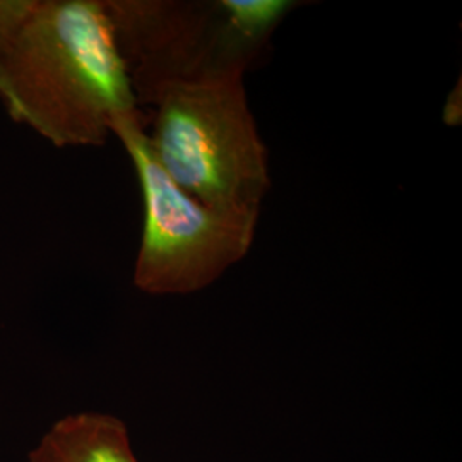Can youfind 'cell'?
<instances>
[{"mask_svg": "<svg viewBox=\"0 0 462 462\" xmlns=\"http://www.w3.org/2000/svg\"><path fill=\"white\" fill-rule=\"evenodd\" d=\"M144 202L134 284L152 297L192 295L247 257L261 209H216L185 192L160 165L141 110L114 118Z\"/></svg>", "mask_w": 462, "mask_h": 462, "instance_id": "4", "label": "cell"}, {"mask_svg": "<svg viewBox=\"0 0 462 462\" xmlns=\"http://www.w3.org/2000/svg\"><path fill=\"white\" fill-rule=\"evenodd\" d=\"M28 462L139 461L122 420L84 411L57 420L30 452Z\"/></svg>", "mask_w": 462, "mask_h": 462, "instance_id": "5", "label": "cell"}, {"mask_svg": "<svg viewBox=\"0 0 462 462\" xmlns=\"http://www.w3.org/2000/svg\"><path fill=\"white\" fill-rule=\"evenodd\" d=\"M244 78L223 72L171 84L149 103L156 160L185 192L216 209H261L271 187Z\"/></svg>", "mask_w": 462, "mask_h": 462, "instance_id": "3", "label": "cell"}, {"mask_svg": "<svg viewBox=\"0 0 462 462\" xmlns=\"http://www.w3.org/2000/svg\"><path fill=\"white\" fill-rule=\"evenodd\" d=\"M0 101L57 148H97L139 110L105 0H0Z\"/></svg>", "mask_w": 462, "mask_h": 462, "instance_id": "1", "label": "cell"}, {"mask_svg": "<svg viewBox=\"0 0 462 462\" xmlns=\"http://www.w3.org/2000/svg\"><path fill=\"white\" fill-rule=\"evenodd\" d=\"M293 0H105L137 105L171 84L240 72L264 51Z\"/></svg>", "mask_w": 462, "mask_h": 462, "instance_id": "2", "label": "cell"}]
</instances>
